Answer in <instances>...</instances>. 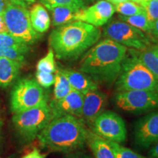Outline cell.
<instances>
[{
  "mask_svg": "<svg viewBox=\"0 0 158 158\" xmlns=\"http://www.w3.org/2000/svg\"><path fill=\"white\" fill-rule=\"evenodd\" d=\"M127 48L108 38L96 43L82 57L79 70L97 84L111 85L116 82Z\"/></svg>",
  "mask_w": 158,
  "mask_h": 158,
  "instance_id": "obj_1",
  "label": "cell"
},
{
  "mask_svg": "<svg viewBox=\"0 0 158 158\" xmlns=\"http://www.w3.org/2000/svg\"><path fill=\"white\" fill-rule=\"evenodd\" d=\"M100 37L101 31L98 27L74 21L54 29L49 37V43L57 59L72 60L92 48Z\"/></svg>",
  "mask_w": 158,
  "mask_h": 158,
  "instance_id": "obj_2",
  "label": "cell"
},
{
  "mask_svg": "<svg viewBox=\"0 0 158 158\" xmlns=\"http://www.w3.org/2000/svg\"><path fill=\"white\" fill-rule=\"evenodd\" d=\"M88 131L81 118L64 115L52 118L39 133L37 138L44 149L70 153L85 147Z\"/></svg>",
  "mask_w": 158,
  "mask_h": 158,
  "instance_id": "obj_3",
  "label": "cell"
},
{
  "mask_svg": "<svg viewBox=\"0 0 158 158\" xmlns=\"http://www.w3.org/2000/svg\"><path fill=\"white\" fill-rule=\"evenodd\" d=\"M117 92L127 90L158 91V81L147 67L133 55H126L115 82Z\"/></svg>",
  "mask_w": 158,
  "mask_h": 158,
  "instance_id": "obj_4",
  "label": "cell"
},
{
  "mask_svg": "<svg viewBox=\"0 0 158 158\" xmlns=\"http://www.w3.org/2000/svg\"><path fill=\"white\" fill-rule=\"evenodd\" d=\"M52 118H54L52 110L47 102L14 114L13 123L23 141L29 142L37 137Z\"/></svg>",
  "mask_w": 158,
  "mask_h": 158,
  "instance_id": "obj_5",
  "label": "cell"
},
{
  "mask_svg": "<svg viewBox=\"0 0 158 158\" xmlns=\"http://www.w3.org/2000/svg\"><path fill=\"white\" fill-rule=\"evenodd\" d=\"M7 31L27 45L35 43L41 35L31 26L27 7L8 2L2 15Z\"/></svg>",
  "mask_w": 158,
  "mask_h": 158,
  "instance_id": "obj_6",
  "label": "cell"
},
{
  "mask_svg": "<svg viewBox=\"0 0 158 158\" xmlns=\"http://www.w3.org/2000/svg\"><path fill=\"white\" fill-rule=\"evenodd\" d=\"M48 102L42 86L34 78H21L18 81L10 94V109L19 113Z\"/></svg>",
  "mask_w": 158,
  "mask_h": 158,
  "instance_id": "obj_7",
  "label": "cell"
},
{
  "mask_svg": "<svg viewBox=\"0 0 158 158\" xmlns=\"http://www.w3.org/2000/svg\"><path fill=\"white\" fill-rule=\"evenodd\" d=\"M103 37L126 47L145 50L152 46L151 37L129 23L122 21H114L104 28Z\"/></svg>",
  "mask_w": 158,
  "mask_h": 158,
  "instance_id": "obj_8",
  "label": "cell"
},
{
  "mask_svg": "<svg viewBox=\"0 0 158 158\" xmlns=\"http://www.w3.org/2000/svg\"><path fill=\"white\" fill-rule=\"evenodd\" d=\"M114 101L118 108L126 111L149 112L158 108V91H120L115 94Z\"/></svg>",
  "mask_w": 158,
  "mask_h": 158,
  "instance_id": "obj_9",
  "label": "cell"
},
{
  "mask_svg": "<svg viewBox=\"0 0 158 158\" xmlns=\"http://www.w3.org/2000/svg\"><path fill=\"white\" fill-rule=\"evenodd\" d=\"M92 130L107 141L123 143L127 139V127L121 116L110 110H104L91 126Z\"/></svg>",
  "mask_w": 158,
  "mask_h": 158,
  "instance_id": "obj_10",
  "label": "cell"
},
{
  "mask_svg": "<svg viewBox=\"0 0 158 158\" xmlns=\"http://www.w3.org/2000/svg\"><path fill=\"white\" fill-rule=\"evenodd\" d=\"M136 145L148 149L158 141V110L152 112L136 122L134 129Z\"/></svg>",
  "mask_w": 158,
  "mask_h": 158,
  "instance_id": "obj_11",
  "label": "cell"
},
{
  "mask_svg": "<svg viewBox=\"0 0 158 158\" xmlns=\"http://www.w3.org/2000/svg\"><path fill=\"white\" fill-rule=\"evenodd\" d=\"M115 13L114 5L106 0H100L89 7L78 10L74 21H81L96 27L107 23Z\"/></svg>",
  "mask_w": 158,
  "mask_h": 158,
  "instance_id": "obj_12",
  "label": "cell"
},
{
  "mask_svg": "<svg viewBox=\"0 0 158 158\" xmlns=\"http://www.w3.org/2000/svg\"><path fill=\"white\" fill-rule=\"evenodd\" d=\"M84 95L81 92L72 90L68 95L60 100H53L49 103L54 118L64 115H72L81 118Z\"/></svg>",
  "mask_w": 158,
  "mask_h": 158,
  "instance_id": "obj_13",
  "label": "cell"
},
{
  "mask_svg": "<svg viewBox=\"0 0 158 158\" xmlns=\"http://www.w3.org/2000/svg\"><path fill=\"white\" fill-rule=\"evenodd\" d=\"M107 96L98 89L85 94L82 108V121L91 127L98 116L105 110Z\"/></svg>",
  "mask_w": 158,
  "mask_h": 158,
  "instance_id": "obj_14",
  "label": "cell"
},
{
  "mask_svg": "<svg viewBox=\"0 0 158 158\" xmlns=\"http://www.w3.org/2000/svg\"><path fill=\"white\" fill-rule=\"evenodd\" d=\"M68 78L73 90L85 94L90 91L98 89V84L89 76L81 71H77L71 69L63 70Z\"/></svg>",
  "mask_w": 158,
  "mask_h": 158,
  "instance_id": "obj_15",
  "label": "cell"
},
{
  "mask_svg": "<svg viewBox=\"0 0 158 158\" xmlns=\"http://www.w3.org/2000/svg\"><path fill=\"white\" fill-rule=\"evenodd\" d=\"M23 63L0 57V87L7 88L16 80Z\"/></svg>",
  "mask_w": 158,
  "mask_h": 158,
  "instance_id": "obj_16",
  "label": "cell"
},
{
  "mask_svg": "<svg viewBox=\"0 0 158 158\" xmlns=\"http://www.w3.org/2000/svg\"><path fill=\"white\" fill-rule=\"evenodd\" d=\"M86 143L89 147L94 158H115L109 141L92 130H89Z\"/></svg>",
  "mask_w": 158,
  "mask_h": 158,
  "instance_id": "obj_17",
  "label": "cell"
},
{
  "mask_svg": "<svg viewBox=\"0 0 158 158\" xmlns=\"http://www.w3.org/2000/svg\"><path fill=\"white\" fill-rule=\"evenodd\" d=\"M29 16L33 29L37 32L44 33L51 25V19L46 10L40 4H35L29 11Z\"/></svg>",
  "mask_w": 158,
  "mask_h": 158,
  "instance_id": "obj_18",
  "label": "cell"
},
{
  "mask_svg": "<svg viewBox=\"0 0 158 158\" xmlns=\"http://www.w3.org/2000/svg\"><path fill=\"white\" fill-rule=\"evenodd\" d=\"M129 54L133 55L145 65L158 81V56L151 48L136 50L130 48Z\"/></svg>",
  "mask_w": 158,
  "mask_h": 158,
  "instance_id": "obj_19",
  "label": "cell"
},
{
  "mask_svg": "<svg viewBox=\"0 0 158 158\" xmlns=\"http://www.w3.org/2000/svg\"><path fill=\"white\" fill-rule=\"evenodd\" d=\"M52 15V24L59 27L74 21L75 15L78 10L70 7L59 6L48 9Z\"/></svg>",
  "mask_w": 158,
  "mask_h": 158,
  "instance_id": "obj_20",
  "label": "cell"
},
{
  "mask_svg": "<svg viewBox=\"0 0 158 158\" xmlns=\"http://www.w3.org/2000/svg\"><path fill=\"white\" fill-rule=\"evenodd\" d=\"M54 100H60L70 93L72 88L63 70H57L55 73Z\"/></svg>",
  "mask_w": 158,
  "mask_h": 158,
  "instance_id": "obj_21",
  "label": "cell"
},
{
  "mask_svg": "<svg viewBox=\"0 0 158 158\" xmlns=\"http://www.w3.org/2000/svg\"><path fill=\"white\" fill-rule=\"evenodd\" d=\"M118 19H119L120 21L129 23L130 25L143 31V32L147 33L150 36L153 25L150 23L146 13L135 15H131V16H122V15H119Z\"/></svg>",
  "mask_w": 158,
  "mask_h": 158,
  "instance_id": "obj_22",
  "label": "cell"
},
{
  "mask_svg": "<svg viewBox=\"0 0 158 158\" xmlns=\"http://www.w3.org/2000/svg\"><path fill=\"white\" fill-rule=\"evenodd\" d=\"M115 11L122 16H131L146 13L145 8L132 1L124 2L114 5Z\"/></svg>",
  "mask_w": 158,
  "mask_h": 158,
  "instance_id": "obj_23",
  "label": "cell"
},
{
  "mask_svg": "<svg viewBox=\"0 0 158 158\" xmlns=\"http://www.w3.org/2000/svg\"><path fill=\"white\" fill-rule=\"evenodd\" d=\"M37 71L45 73H56L57 68L54 59V52L51 48L48 50V54L37 63Z\"/></svg>",
  "mask_w": 158,
  "mask_h": 158,
  "instance_id": "obj_24",
  "label": "cell"
},
{
  "mask_svg": "<svg viewBox=\"0 0 158 158\" xmlns=\"http://www.w3.org/2000/svg\"><path fill=\"white\" fill-rule=\"evenodd\" d=\"M0 47L2 48H15L22 50H29V45L26 44L20 40L15 38L9 32L0 33Z\"/></svg>",
  "mask_w": 158,
  "mask_h": 158,
  "instance_id": "obj_25",
  "label": "cell"
},
{
  "mask_svg": "<svg viewBox=\"0 0 158 158\" xmlns=\"http://www.w3.org/2000/svg\"><path fill=\"white\" fill-rule=\"evenodd\" d=\"M40 2L48 9L59 6H64L80 10L86 7L83 0H40Z\"/></svg>",
  "mask_w": 158,
  "mask_h": 158,
  "instance_id": "obj_26",
  "label": "cell"
},
{
  "mask_svg": "<svg viewBox=\"0 0 158 158\" xmlns=\"http://www.w3.org/2000/svg\"><path fill=\"white\" fill-rule=\"evenodd\" d=\"M109 143L113 149L115 158H147L116 142L109 141Z\"/></svg>",
  "mask_w": 158,
  "mask_h": 158,
  "instance_id": "obj_27",
  "label": "cell"
},
{
  "mask_svg": "<svg viewBox=\"0 0 158 158\" xmlns=\"http://www.w3.org/2000/svg\"><path fill=\"white\" fill-rule=\"evenodd\" d=\"M28 51L15 48H2L0 47V57L10 59L12 60L23 63L25 60V54Z\"/></svg>",
  "mask_w": 158,
  "mask_h": 158,
  "instance_id": "obj_28",
  "label": "cell"
},
{
  "mask_svg": "<svg viewBox=\"0 0 158 158\" xmlns=\"http://www.w3.org/2000/svg\"><path fill=\"white\" fill-rule=\"evenodd\" d=\"M145 10L148 19L153 25L158 19V0H149Z\"/></svg>",
  "mask_w": 158,
  "mask_h": 158,
  "instance_id": "obj_29",
  "label": "cell"
},
{
  "mask_svg": "<svg viewBox=\"0 0 158 158\" xmlns=\"http://www.w3.org/2000/svg\"><path fill=\"white\" fill-rule=\"evenodd\" d=\"M36 80L42 87L48 88L52 86L55 82V74L45 73L37 71Z\"/></svg>",
  "mask_w": 158,
  "mask_h": 158,
  "instance_id": "obj_30",
  "label": "cell"
},
{
  "mask_svg": "<svg viewBox=\"0 0 158 158\" xmlns=\"http://www.w3.org/2000/svg\"><path fill=\"white\" fill-rule=\"evenodd\" d=\"M150 37L152 40L153 43L158 44V19L154 23Z\"/></svg>",
  "mask_w": 158,
  "mask_h": 158,
  "instance_id": "obj_31",
  "label": "cell"
},
{
  "mask_svg": "<svg viewBox=\"0 0 158 158\" xmlns=\"http://www.w3.org/2000/svg\"><path fill=\"white\" fill-rule=\"evenodd\" d=\"M22 158H45V156L42 155L37 149H34L30 152L23 156Z\"/></svg>",
  "mask_w": 158,
  "mask_h": 158,
  "instance_id": "obj_32",
  "label": "cell"
},
{
  "mask_svg": "<svg viewBox=\"0 0 158 158\" xmlns=\"http://www.w3.org/2000/svg\"><path fill=\"white\" fill-rule=\"evenodd\" d=\"M66 158H92L91 156L86 155V153L82 152L76 151L73 152L68 153V155Z\"/></svg>",
  "mask_w": 158,
  "mask_h": 158,
  "instance_id": "obj_33",
  "label": "cell"
},
{
  "mask_svg": "<svg viewBox=\"0 0 158 158\" xmlns=\"http://www.w3.org/2000/svg\"><path fill=\"white\" fill-rule=\"evenodd\" d=\"M10 2L15 5H19L23 7H27L29 5H31L35 2V0H9Z\"/></svg>",
  "mask_w": 158,
  "mask_h": 158,
  "instance_id": "obj_34",
  "label": "cell"
},
{
  "mask_svg": "<svg viewBox=\"0 0 158 158\" xmlns=\"http://www.w3.org/2000/svg\"><path fill=\"white\" fill-rule=\"evenodd\" d=\"M149 158H158V141L156 142L149 152Z\"/></svg>",
  "mask_w": 158,
  "mask_h": 158,
  "instance_id": "obj_35",
  "label": "cell"
},
{
  "mask_svg": "<svg viewBox=\"0 0 158 158\" xmlns=\"http://www.w3.org/2000/svg\"><path fill=\"white\" fill-rule=\"evenodd\" d=\"M2 32H8V31H7V27H6L2 15H0V33Z\"/></svg>",
  "mask_w": 158,
  "mask_h": 158,
  "instance_id": "obj_36",
  "label": "cell"
},
{
  "mask_svg": "<svg viewBox=\"0 0 158 158\" xmlns=\"http://www.w3.org/2000/svg\"><path fill=\"white\" fill-rule=\"evenodd\" d=\"M9 0H0V15H2Z\"/></svg>",
  "mask_w": 158,
  "mask_h": 158,
  "instance_id": "obj_37",
  "label": "cell"
},
{
  "mask_svg": "<svg viewBox=\"0 0 158 158\" xmlns=\"http://www.w3.org/2000/svg\"><path fill=\"white\" fill-rule=\"evenodd\" d=\"M130 1L133 2L142 6V7H143L144 8H145L146 6L147 5V4L149 2V0H130Z\"/></svg>",
  "mask_w": 158,
  "mask_h": 158,
  "instance_id": "obj_38",
  "label": "cell"
},
{
  "mask_svg": "<svg viewBox=\"0 0 158 158\" xmlns=\"http://www.w3.org/2000/svg\"><path fill=\"white\" fill-rule=\"evenodd\" d=\"M106 1L112 4V5H118V4H119V3L124 2L130 1V0H106Z\"/></svg>",
  "mask_w": 158,
  "mask_h": 158,
  "instance_id": "obj_39",
  "label": "cell"
},
{
  "mask_svg": "<svg viewBox=\"0 0 158 158\" xmlns=\"http://www.w3.org/2000/svg\"><path fill=\"white\" fill-rule=\"evenodd\" d=\"M150 48H151L152 50L154 52H155V54H157V56H158V44H156V45H152V46Z\"/></svg>",
  "mask_w": 158,
  "mask_h": 158,
  "instance_id": "obj_40",
  "label": "cell"
},
{
  "mask_svg": "<svg viewBox=\"0 0 158 158\" xmlns=\"http://www.w3.org/2000/svg\"><path fill=\"white\" fill-rule=\"evenodd\" d=\"M87 1H92V0H87Z\"/></svg>",
  "mask_w": 158,
  "mask_h": 158,
  "instance_id": "obj_41",
  "label": "cell"
},
{
  "mask_svg": "<svg viewBox=\"0 0 158 158\" xmlns=\"http://www.w3.org/2000/svg\"><path fill=\"white\" fill-rule=\"evenodd\" d=\"M0 127H1V124H0Z\"/></svg>",
  "mask_w": 158,
  "mask_h": 158,
  "instance_id": "obj_42",
  "label": "cell"
},
{
  "mask_svg": "<svg viewBox=\"0 0 158 158\" xmlns=\"http://www.w3.org/2000/svg\"><path fill=\"white\" fill-rule=\"evenodd\" d=\"M9 158H13V157H9Z\"/></svg>",
  "mask_w": 158,
  "mask_h": 158,
  "instance_id": "obj_43",
  "label": "cell"
}]
</instances>
